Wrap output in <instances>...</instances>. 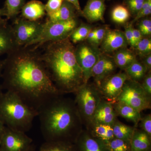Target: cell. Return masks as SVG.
Listing matches in <instances>:
<instances>
[{"label": "cell", "mask_w": 151, "mask_h": 151, "mask_svg": "<svg viewBox=\"0 0 151 151\" xmlns=\"http://www.w3.org/2000/svg\"><path fill=\"white\" fill-rule=\"evenodd\" d=\"M105 8L104 0H88L82 16L90 22L103 21Z\"/></svg>", "instance_id": "e0dca14e"}, {"label": "cell", "mask_w": 151, "mask_h": 151, "mask_svg": "<svg viewBox=\"0 0 151 151\" xmlns=\"http://www.w3.org/2000/svg\"><path fill=\"white\" fill-rule=\"evenodd\" d=\"M40 151H76L73 144L63 142H45L40 148Z\"/></svg>", "instance_id": "4316f807"}, {"label": "cell", "mask_w": 151, "mask_h": 151, "mask_svg": "<svg viewBox=\"0 0 151 151\" xmlns=\"http://www.w3.org/2000/svg\"><path fill=\"white\" fill-rule=\"evenodd\" d=\"M135 49L140 56H146L151 53V40L150 38H144L135 46Z\"/></svg>", "instance_id": "4dcf8cb0"}, {"label": "cell", "mask_w": 151, "mask_h": 151, "mask_svg": "<svg viewBox=\"0 0 151 151\" xmlns=\"http://www.w3.org/2000/svg\"><path fill=\"white\" fill-rule=\"evenodd\" d=\"M117 117L112 103L102 99L95 111L92 125L99 124L112 126L118 119Z\"/></svg>", "instance_id": "2e32d148"}, {"label": "cell", "mask_w": 151, "mask_h": 151, "mask_svg": "<svg viewBox=\"0 0 151 151\" xmlns=\"http://www.w3.org/2000/svg\"><path fill=\"white\" fill-rule=\"evenodd\" d=\"M87 130L93 137L102 141L106 145L115 138L113 127L111 125L94 124Z\"/></svg>", "instance_id": "7402d4cb"}, {"label": "cell", "mask_w": 151, "mask_h": 151, "mask_svg": "<svg viewBox=\"0 0 151 151\" xmlns=\"http://www.w3.org/2000/svg\"><path fill=\"white\" fill-rule=\"evenodd\" d=\"M151 14V6L149 7L148 8L146 9H145L141 10L135 16L134 19L130 23L133 24L135 22L141 19L144 18L145 17L150 15Z\"/></svg>", "instance_id": "f35d334b"}, {"label": "cell", "mask_w": 151, "mask_h": 151, "mask_svg": "<svg viewBox=\"0 0 151 151\" xmlns=\"http://www.w3.org/2000/svg\"><path fill=\"white\" fill-rule=\"evenodd\" d=\"M109 151H131L130 142L114 138L107 145Z\"/></svg>", "instance_id": "f546056e"}, {"label": "cell", "mask_w": 151, "mask_h": 151, "mask_svg": "<svg viewBox=\"0 0 151 151\" xmlns=\"http://www.w3.org/2000/svg\"><path fill=\"white\" fill-rule=\"evenodd\" d=\"M44 23L31 21L23 18L16 19L12 25L18 47H27L37 38L42 31Z\"/></svg>", "instance_id": "ba28073f"}, {"label": "cell", "mask_w": 151, "mask_h": 151, "mask_svg": "<svg viewBox=\"0 0 151 151\" xmlns=\"http://www.w3.org/2000/svg\"><path fill=\"white\" fill-rule=\"evenodd\" d=\"M115 138L131 142L135 129L134 127L127 126L117 119L112 126Z\"/></svg>", "instance_id": "d4e9b609"}, {"label": "cell", "mask_w": 151, "mask_h": 151, "mask_svg": "<svg viewBox=\"0 0 151 151\" xmlns=\"http://www.w3.org/2000/svg\"><path fill=\"white\" fill-rule=\"evenodd\" d=\"M78 26L77 19L66 21L52 22L47 19L44 22L42 31L39 36L27 47L37 48L39 47L52 42L65 39L69 37L76 28Z\"/></svg>", "instance_id": "8992f818"}, {"label": "cell", "mask_w": 151, "mask_h": 151, "mask_svg": "<svg viewBox=\"0 0 151 151\" xmlns=\"http://www.w3.org/2000/svg\"><path fill=\"white\" fill-rule=\"evenodd\" d=\"M40 47L42 48V51L38 52L41 59L61 94L74 93L86 83L76 58L75 46L69 38Z\"/></svg>", "instance_id": "7a4b0ae2"}, {"label": "cell", "mask_w": 151, "mask_h": 151, "mask_svg": "<svg viewBox=\"0 0 151 151\" xmlns=\"http://www.w3.org/2000/svg\"><path fill=\"white\" fill-rule=\"evenodd\" d=\"M151 139L143 130L135 128L130 142L131 151H151Z\"/></svg>", "instance_id": "44dd1931"}, {"label": "cell", "mask_w": 151, "mask_h": 151, "mask_svg": "<svg viewBox=\"0 0 151 151\" xmlns=\"http://www.w3.org/2000/svg\"><path fill=\"white\" fill-rule=\"evenodd\" d=\"M21 12L22 17L31 21H39L46 14L45 5L37 0H32L25 4Z\"/></svg>", "instance_id": "ac0fdd59"}, {"label": "cell", "mask_w": 151, "mask_h": 151, "mask_svg": "<svg viewBox=\"0 0 151 151\" xmlns=\"http://www.w3.org/2000/svg\"><path fill=\"white\" fill-rule=\"evenodd\" d=\"M131 14L127 7L123 5H118L113 8L111 12V18L115 23L123 24L127 22Z\"/></svg>", "instance_id": "83f0119b"}, {"label": "cell", "mask_w": 151, "mask_h": 151, "mask_svg": "<svg viewBox=\"0 0 151 151\" xmlns=\"http://www.w3.org/2000/svg\"><path fill=\"white\" fill-rule=\"evenodd\" d=\"M140 83L141 86L148 96L151 98V73L149 71L145 76Z\"/></svg>", "instance_id": "8d00e7d4"}, {"label": "cell", "mask_w": 151, "mask_h": 151, "mask_svg": "<svg viewBox=\"0 0 151 151\" xmlns=\"http://www.w3.org/2000/svg\"><path fill=\"white\" fill-rule=\"evenodd\" d=\"M4 64V60H0V78L2 76ZM0 91H1V89H0Z\"/></svg>", "instance_id": "f6af8a7d"}, {"label": "cell", "mask_w": 151, "mask_h": 151, "mask_svg": "<svg viewBox=\"0 0 151 151\" xmlns=\"http://www.w3.org/2000/svg\"><path fill=\"white\" fill-rule=\"evenodd\" d=\"M89 25L81 24L76 28L69 37L70 41L73 44L81 43L86 40L87 36L92 29Z\"/></svg>", "instance_id": "f1b7e54d"}, {"label": "cell", "mask_w": 151, "mask_h": 151, "mask_svg": "<svg viewBox=\"0 0 151 151\" xmlns=\"http://www.w3.org/2000/svg\"><path fill=\"white\" fill-rule=\"evenodd\" d=\"M128 79L140 83L148 70L142 62L136 60L125 70Z\"/></svg>", "instance_id": "cb8c5ba5"}, {"label": "cell", "mask_w": 151, "mask_h": 151, "mask_svg": "<svg viewBox=\"0 0 151 151\" xmlns=\"http://www.w3.org/2000/svg\"><path fill=\"white\" fill-rule=\"evenodd\" d=\"M128 45L124 32L119 29H108L100 45V50L103 53H110L127 47Z\"/></svg>", "instance_id": "4fadbf2b"}, {"label": "cell", "mask_w": 151, "mask_h": 151, "mask_svg": "<svg viewBox=\"0 0 151 151\" xmlns=\"http://www.w3.org/2000/svg\"><path fill=\"white\" fill-rule=\"evenodd\" d=\"M113 57L117 67L124 70L137 60L134 52L127 47L116 50Z\"/></svg>", "instance_id": "603a6c76"}, {"label": "cell", "mask_w": 151, "mask_h": 151, "mask_svg": "<svg viewBox=\"0 0 151 151\" xmlns=\"http://www.w3.org/2000/svg\"><path fill=\"white\" fill-rule=\"evenodd\" d=\"M113 108L117 114L126 120L132 122L137 128L139 124L142 116L141 112L125 103L116 101L112 103Z\"/></svg>", "instance_id": "d6986e66"}, {"label": "cell", "mask_w": 151, "mask_h": 151, "mask_svg": "<svg viewBox=\"0 0 151 151\" xmlns=\"http://www.w3.org/2000/svg\"><path fill=\"white\" fill-rule=\"evenodd\" d=\"M76 13L75 7L72 4L63 1L58 10L47 16V19L52 22L66 21L76 18Z\"/></svg>", "instance_id": "ffe728a7"}, {"label": "cell", "mask_w": 151, "mask_h": 151, "mask_svg": "<svg viewBox=\"0 0 151 151\" xmlns=\"http://www.w3.org/2000/svg\"><path fill=\"white\" fill-rule=\"evenodd\" d=\"M63 0H48L45 5V12L47 16L50 15L59 9Z\"/></svg>", "instance_id": "d6a6232c"}, {"label": "cell", "mask_w": 151, "mask_h": 151, "mask_svg": "<svg viewBox=\"0 0 151 151\" xmlns=\"http://www.w3.org/2000/svg\"><path fill=\"white\" fill-rule=\"evenodd\" d=\"M128 79L125 72H120L110 76L96 85L102 99L112 103L116 102Z\"/></svg>", "instance_id": "8fae6325"}, {"label": "cell", "mask_w": 151, "mask_h": 151, "mask_svg": "<svg viewBox=\"0 0 151 151\" xmlns=\"http://www.w3.org/2000/svg\"><path fill=\"white\" fill-rule=\"evenodd\" d=\"M101 53L99 47L87 42L78 43L75 47L76 61L83 71L86 83L91 78L92 68L100 58Z\"/></svg>", "instance_id": "9c48e42d"}, {"label": "cell", "mask_w": 151, "mask_h": 151, "mask_svg": "<svg viewBox=\"0 0 151 151\" xmlns=\"http://www.w3.org/2000/svg\"><path fill=\"white\" fill-rule=\"evenodd\" d=\"M95 32H96V28L92 29L90 32H89L86 39L88 43L90 44H92L93 43L94 37H95Z\"/></svg>", "instance_id": "7bdbcfd3"}, {"label": "cell", "mask_w": 151, "mask_h": 151, "mask_svg": "<svg viewBox=\"0 0 151 151\" xmlns=\"http://www.w3.org/2000/svg\"><path fill=\"white\" fill-rule=\"evenodd\" d=\"M76 151H109L107 145L96 139L88 130H82L73 143Z\"/></svg>", "instance_id": "5bb4252c"}, {"label": "cell", "mask_w": 151, "mask_h": 151, "mask_svg": "<svg viewBox=\"0 0 151 151\" xmlns=\"http://www.w3.org/2000/svg\"><path fill=\"white\" fill-rule=\"evenodd\" d=\"M5 128L6 126L2 122L1 120L0 119V141L5 130Z\"/></svg>", "instance_id": "ee69618b"}, {"label": "cell", "mask_w": 151, "mask_h": 151, "mask_svg": "<svg viewBox=\"0 0 151 151\" xmlns=\"http://www.w3.org/2000/svg\"><path fill=\"white\" fill-rule=\"evenodd\" d=\"M7 19H0V55L6 54L18 47L17 45L12 25Z\"/></svg>", "instance_id": "9a60e30c"}, {"label": "cell", "mask_w": 151, "mask_h": 151, "mask_svg": "<svg viewBox=\"0 0 151 151\" xmlns=\"http://www.w3.org/2000/svg\"><path fill=\"white\" fill-rule=\"evenodd\" d=\"M4 16H6L5 11L4 8L0 9V19Z\"/></svg>", "instance_id": "bcb514c9"}, {"label": "cell", "mask_w": 151, "mask_h": 151, "mask_svg": "<svg viewBox=\"0 0 151 151\" xmlns=\"http://www.w3.org/2000/svg\"><path fill=\"white\" fill-rule=\"evenodd\" d=\"M142 63L147 68L148 72L151 71V53L146 56L143 57Z\"/></svg>", "instance_id": "60d3db41"}, {"label": "cell", "mask_w": 151, "mask_h": 151, "mask_svg": "<svg viewBox=\"0 0 151 151\" xmlns=\"http://www.w3.org/2000/svg\"><path fill=\"white\" fill-rule=\"evenodd\" d=\"M7 55L1 76L6 91L17 94L38 112L50 100L62 94L52 81L37 50L18 47Z\"/></svg>", "instance_id": "6da1fadb"}, {"label": "cell", "mask_w": 151, "mask_h": 151, "mask_svg": "<svg viewBox=\"0 0 151 151\" xmlns=\"http://www.w3.org/2000/svg\"><path fill=\"white\" fill-rule=\"evenodd\" d=\"M104 1H105V0H104Z\"/></svg>", "instance_id": "c3c4849f"}, {"label": "cell", "mask_w": 151, "mask_h": 151, "mask_svg": "<svg viewBox=\"0 0 151 151\" xmlns=\"http://www.w3.org/2000/svg\"><path fill=\"white\" fill-rule=\"evenodd\" d=\"M139 124L141 129L151 138V115L149 114L141 118Z\"/></svg>", "instance_id": "d590c367"}, {"label": "cell", "mask_w": 151, "mask_h": 151, "mask_svg": "<svg viewBox=\"0 0 151 151\" xmlns=\"http://www.w3.org/2000/svg\"><path fill=\"white\" fill-rule=\"evenodd\" d=\"M133 26L131 23L128 24L125 27L124 32L128 45L133 48H134L135 45L133 33Z\"/></svg>", "instance_id": "74e56055"}, {"label": "cell", "mask_w": 151, "mask_h": 151, "mask_svg": "<svg viewBox=\"0 0 151 151\" xmlns=\"http://www.w3.org/2000/svg\"><path fill=\"white\" fill-rule=\"evenodd\" d=\"M133 33L134 42L135 48V46L137 44L138 42L142 39L143 36L138 29H135L134 27L133 28Z\"/></svg>", "instance_id": "ab89813d"}, {"label": "cell", "mask_w": 151, "mask_h": 151, "mask_svg": "<svg viewBox=\"0 0 151 151\" xmlns=\"http://www.w3.org/2000/svg\"><path fill=\"white\" fill-rule=\"evenodd\" d=\"M108 29V28L106 26L96 28L95 37L92 45L99 47L104 39Z\"/></svg>", "instance_id": "836d02e7"}, {"label": "cell", "mask_w": 151, "mask_h": 151, "mask_svg": "<svg viewBox=\"0 0 151 151\" xmlns=\"http://www.w3.org/2000/svg\"><path fill=\"white\" fill-rule=\"evenodd\" d=\"M32 145V139L25 133L6 127L0 141V151H28Z\"/></svg>", "instance_id": "30bf717a"}, {"label": "cell", "mask_w": 151, "mask_h": 151, "mask_svg": "<svg viewBox=\"0 0 151 151\" xmlns=\"http://www.w3.org/2000/svg\"><path fill=\"white\" fill-rule=\"evenodd\" d=\"M73 94L75 95L73 100L83 127L89 129L92 126L95 111L102 100L99 90L95 84L88 82Z\"/></svg>", "instance_id": "5b68a950"}, {"label": "cell", "mask_w": 151, "mask_h": 151, "mask_svg": "<svg viewBox=\"0 0 151 151\" xmlns=\"http://www.w3.org/2000/svg\"><path fill=\"white\" fill-rule=\"evenodd\" d=\"M28 151H35V148L34 146L32 145L31 147L30 148L29 150Z\"/></svg>", "instance_id": "7dc6e473"}, {"label": "cell", "mask_w": 151, "mask_h": 151, "mask_svg": "<svg viewBox=\"0 0 151 151\" xmlns=\"http://www.w3.org/2000/svg\"><path fill=\"white\" fill-rule=\"evenodd\" d=\"M63 95L40 108L41 130L45 142L73 144L84 127L74 100Z\"/></svg>", "instance_id": "3957f363"}, {"label": "cell", "mask_w": 151, "mask_h": 151, "mask_svg": "<svg viewBox=\"0 0 151 151\" xmlns=\"http://www.w3.org/2000/svg\"><path fill=\"white\" fill-rule=\"evenodd\" d=\"M38 115L14 92L0 91V119L9 129L26 132L30 129L34 119Z\"/></svg>", "instance_id": "277c9868"}, {"label": "cell", "mask_w": 151, "mask_h": 151, "mask_svg": "<svg viewBox=\"0 0 151 151\" xmlns=\"http://www.w3.org/2000/svg\"><path fill=\"white\" fill-rule=\"evenodd\" d=\"M145 0H124L125 6L129 11L131 15L136 16L139 12Z\"/></svg>", "instance_id": "1f68e13d"}, {"label": "cell", "mask_w": 151, "mask_h": 151, "mask_svg": "<svg viewBox=\"0 0 151 151\" xmlns=\"http://www.w3.org/2000/svg\"><path fill=\"white\" fill-rule=\"evenodd\" d=\"M68 2L70 3L75 7L77 12L80 15L82 16V10H81L80 4H79V0H63Z\"/></svg>", "instance_id": "b9f144b4"}, {"label": "cell", "mask_w": 151, "mask_h": 151, "mask_svg": "<svg viewBox=\"0 0 151 151\" xmlns=\"http://www.w3.org/2000/svg\"><path fill=\"white\" fill-rule=\"evenodd\" d=\"M25 0H6L4 9L7 19L14 18L21 12Z\"/></svg>", "instance_id": "484cf974"}, {"label": "cell", "mask_w": 151, "mask_h": 151, "mask_svg": "<svg viewBox=\"0 0 151 151\" xmlns=\"http://www.w3.org/2000/svg\"><path fill=\"white\" fill-rule=\"evenodd\" d=\"M117 68L113 57L102 52L91 73V77L94 78V84L98 85L105 78L114 74Z\"/></svg>", "instance_id": "7c38bea8"}, {"label": "cell", "mask_w": 151, "mask_h": 151, "mask_svg": "<svg viewBox=\"0 0 151 151\" xmlns=\"http://www.w3.org/2000/svg\"><path fill=\"white\" fill-rule=\"evenodd\" d=\"M138 29L144 36H149L151 34V20L150 18H144L141 20L138 25Z\"/></svg>", "instance_id": "e575fe53"}, {"label": "cell", "mask_w": 151, "mask_h": 151, "mask_svg": "<svg viewBox=\"0 0 151 151\" xmlns=\"http://www.w3.org/2000/svg\"><path fill=\"white\" fill-rule=\"evenodd\" d=\"M116 101L125 103L140 112L151 108V98L146 94L140 83L129 79L124 83Z\"/></svg>", "instance_id": "52a82bcc"}]
</instances>
